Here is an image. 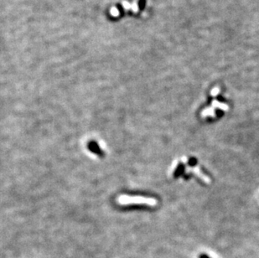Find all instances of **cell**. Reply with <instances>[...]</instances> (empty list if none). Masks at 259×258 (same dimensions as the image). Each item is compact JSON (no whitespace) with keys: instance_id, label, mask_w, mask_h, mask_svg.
<instances>
[{"instance_id":"8992f818","label":"cell","mask_w":259,"mask_h":258,"mask_svg":"<svg viewBox=\"0 0 259 258\" xmlns=\"http://www.w3.org/2000/svg\"><path fill=\"white\" fill-rule=\"evenodd\" d=\"M219 91H220V90H219L218 88H215V89H213V91H211V95H212L213 96H215L219 93Z\"/></svg>"},{"instance_id":"6da1fadb","label":"cell","mask_w":259,"mask_h":258,"mask_svg":"<svg viewBox=\"0 0 259 258\" xmlns=\"http://www.w3.org/2000/svg\"><path fill=\"white\" fill-rule=\"evenodd\" d=\"M117 202L120 205H146L149 206H155L157 200L153 198H147L143 196H131L122 195L117 198Z\"/></svg>"},{"instance_id":"7a4b0ae2","label":"cell","mask_w":259,"mask_h":258,"mask_svg":"<svg viewBox=\"0 0 259 258\" xmlns=\"http://www.w3.org/2000/svg\"><path fill=\"white\" fill-rule=\"evenodd\" d=\"M185 172H186V173H194L195 174H196V175L198 176L199 178H201L203 181L207 183V184H210V179L201 172V168L199 167H186L185 168Z\"/></svg>"},{"instance_id":"3957f363","label":"cell","mask_w":259,"mask_h":258,"mask_svg":"<svg viewBox=\"0 0 259 258\" xmlns=\"http://www.w3.org/2000/svg\"><path fill=\"white\" fill-rule=\"evenodd\" d=\"M201 116H202L203 117H207V116H210V117H215V110H214V107L206 108V109L203 110V112L201 113Z\"/></svg>"},{"instance_id":"277c9868","label":"cell","mask_w":259,"mask_h":258,"mask_svg":"<svg viewBox=\"0 0 259 258\" xmlns=\"http://www.w3.org/2000/svg\"><path fill=\"white\" fill-rule=\"evenodd\" d=\"M212 107H214V108L215 107H218V108H220V109L223 111H227L229 109V107L227 105L224 104V103H220V102H219L216 100H214L212 102Z\"/></svg>"},{"instance_id":"5b68a950","label":"cell","mask_w":259,"mask_h":258,"mask_svg":"<svg viewBox=\"0 0 259 258\" xmlns=\"http://www.w3.org/2000/svg\"><path fill=\"white\" fill-rule=\"evenodd\" d=\"M111 14H112L113 16L117 17L119 14L118 10L116 8H112V9H111Z\"/></svg>"},{"instance_id":"52a82bcc","label":"cell","mask_w":259,"mask_h":258,"mask_svg":"<svg viewBox=\"0 0 259 258\" xmlns=\"http://www.w3.org/2000/svg\"><path fill=\"white\" fill-rule=\"evenodd\" d=\"M123 7L125 8H130V5H129V4H128V3H126V2H123Z\"/></svg>"}]
</instances>
